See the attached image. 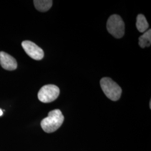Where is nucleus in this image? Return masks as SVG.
<instances>
[{"label":"nucleus","instance_id":"obj_3","mask_svg":"<svg viewBox=\"0 0 151 151\" xmlns=\"http://www.w3.org/2000/svg\"><path fill=\"white\" fill-rule=\"evenodd\" d=\"M106 27L108 32L115 38H122L125 33V24L122 17L113 15L108 19Z\"/></svg>","mask_w":151,"mask_h":151},{"label":"nucleus","instance_id":"obj_9","mask_svg":"<svg viewBox=\"0 0 151 151\" xmlns=\"http://www.w3.org/2000/svg\"><path fill=\"white\" fill-rule=\"evenodd\" d=\"M151 44V30L150 29L139 38V45L141 48L149 47Z\"/></svg>","mask_w":151,"mask_h":151},{"label":"nucleus","instance_id":"obj_5","mask_svg":"<svg viewBox=\"0 0 151 151\" xmlns=\"http://www.w3.org/2000/svg\"><path fill=\"white\" fill-rule=\"evenodd\" d=\"M22 45L26 53L33 60H39L43 58V50L36 44L29 40H25L22 42Z\"/></svg>","mask_w":151,"mask_h":151},{"label":"nucleus","instance_id":"obj_10","mask_svg":"<svg viewBox=\"0 0 151 151\" xmlns=\"http://www.w3.org/2000/svg\"><path fill=\"white\" fill-rule=\"evenodd\" d=\"M2 114H3V112H2V110L0 109V116H1L2 115Z\"/></svg>","mask_w":151,"mask_h":151},{"label":"nucleus","instance_id":"obj_11","mask_svg":"<svg viewBox=\"0 0 151 151\" xmlns=\"http://www.w3.org/2000/svg\"><path fill=\"white\" fill-rule=\"evenodd\" d=\"M150 108H151V101L150 103Z\"/></svg>","mask_w":151,"mask_h":151},{"label":"nucleus","instance_id":"obj_4","mask_svg":"<svg viewBox=\"0 0 151 151\" xmlns=\"http://www.w3.org/2000/svg\"><path fill=\"white\" fill-rule=\"evenodd\" d=\"M60 93L59 87L54 85H47L38 92V97L42 103H51L57 99Z\"/></svg>","mask_w":151,"mask_h":151},{"label":"nucleus","instance_id":"obj_1","mask_svg":"<svg viewBox=\"0 0 151 151\" xmlns=\"http://www.w3.org/2000/svg\"><path fill=\"white\" fill-rule=\"evenodd\" d=\"M64 116L59 109L50 111L47 118L41 122V127L46 133H50L56 131L63 124Z\"/></svg>","mask_w":151,"mask_h":151},{"label":"nucleus","instance_id":"obj_2","mask_svg":"<svg viewBox=\"0 0 151 151\" xmlns=\"http://www.w3.org/2000/svg\"><path fill=\"white\" fill-rule=\"evenodd\" d=\"M100 85L104 93L109 99L115 101L120 99L122 90L111 78L104 77L100 81Z\"/></svg>","mask_w":151,"mask_h":151},{"label":"nucleus","instance_id":"obj_8","mask_svg":"<svg viewBox=\"0 0 151 151\" xmlns=\"http://www.w3.org/2000/svg\"><path fill=\"white\" fill-rule=\"evenodd\" d=\"M136 27L138 30L140 32H146V30L148 29L149 24L143 15L139 14L137 16Z\"/></svg>","mask_w":151,"mask_h":151},{"label":"nucleus","instance_id":"obj_6","mask_svg":"<svg viewBox=\"0 0 151 151\" xmlns=\"http://www.w3.org/2000/svg\"><path fill=\"white\" fill-rule=\"evenodd\" d=\"M0 65L3 68L8 70H15L17 67L16 60L4 52H0Z\"/></svg>","mask_w":151,"mask_h":151},{"label":"nucleus","instance_id":"obj_7","mask_svg":"<svg viewBox=\"0 0 151 151\" xmlns=\"http://www.w3.org/2000/svg\"><path fill=\"white\" fill-rule=\"evenodd\" d=\"M53 4L52 0H34V4L38 11L46 12L51 8Z\"/></svg>","mask_w":151,"mask_h":151}]
</instances>
